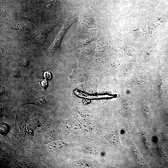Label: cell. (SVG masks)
<instances>
[{
  "label": "cell",
  "mask_w": 168,
  "mask_h": 168,
  "mask_svg": "<svg viewBox=\"0 0 168 168\" xmlns=\"http://www.w3.org/2000/svg\"><path fill=\"white\" fill-rule=\"evenodd\" d=\"M23 92L24 104H33L48 109L51 108L55 104V98L54 94L48 92L36 91L28 88Z\"/></svg>",
  "instance_id": "1"
},
{
  "label": "cell",
  "mask_w": 168,
  "mask_h": 168,
  "mask_svg": "<svg viewBox=\"0 0 168 168\" xmlns=\"http://www.w3.org/2000/svg\"><path fill=\"white\" fill-rule=\"evenodd\" d=\"M57 25V24L55 23L46 26L34 33L28 35L24 40V45L35 44L43 47L48 36Z\"/></svg>",
  "instance_id": "2"
},
{
  "label": "cell",
  "mask_w": 168,
  "mask_h": 168,
  "mask_svg": "<svg viewBox=\"0 0 168 168\" xmlns=\"http://www.w3.org/2000/svg\"><path fill=\"white\" fill-rule=\"evenodd\" d=\"M127 34L135 41L144 42L151 40L148 34L146 23L143 18L138 20Z\"/></svg>",
  "instance_id": "3"
},
{
  "label": "cell",
  "mask_w": 168,
  "mask_h": 168,
  "mask_svg": "<svg viewBox=\"0 0 168 168\" xmlns=\"http://www.w3.org/2000/svg\"><path fill=\"white\" fill-rule=\"evenodd\" d=\"M76 19L72 18L68 19L65 22L63 27L57 35L54 41L52 43L51 47L49 49L48 52L52 53L60 50L62 40L67 33L69 28L76 22Z\"/></svg>",
  "instance_id": "4"
},
{
  "label": "cell",
  "mask_w": 168,
  "mask_h": 168,
  "mask_svg": "<svg viewBox=\"0 0 168 168\" xmlns=\"http://www.w3.org/2000/svg\"><path fill=\"white\" fill-rule=\"evenodd\" d=\"M21 16L22 18L34 23L36 26L43 25L45 22V19L43 15L31 9L24 10L22 12Z\"/></svg>",
  "instance_id": "5"
},
{
  "label": "cell",
  "mask_w": 168,
  "mask_h": 168,
  "mask_svg": "<svg viewBox=\"0 0 168 168\" xmlns=\"http://www.w3.org/2000/svg\"><path fill=\"white\" fill-rule=\"evenodd\" d=\"M1 96H7L15 92V88L14 87V83L8 77H1Z\"/></svg>",
  "instance_id": "6"
},
{
  "label": "cell",
  "mask_w": 168,
  "mask_h": 168,
  "mask_svg": "<svg viewBox=\"0 0 168 168\" xmlns=\"http://www.w3.org/2000/svg\"><path fill=\"white\" fill-rule=\"evenodd\" d=\"M10 27L13 30L18 31H24L27 28L24 23L19 21L12 22L10 25Z\"/></svg>",
  "instance_id": "7"
},
{
  "label": "cell",
  "mask_w": 168,
  "mask_h": 168,
  "mask_svg": "<svg viewBox=\"0 0 168 168\" xmlns=\"http://www.w3.org/2000/svg\"><path fill=\"white\" fill-rule=\"evenodd\" d=\"M108 138L110 143L116 147L120 146V140L117 134L114 133L111 134Z\"/></svg>",
  "instance_id": "8"
},
{
  "label": "cell",
  "mask_w": 168,
  "mask_h": 168,
  "mask_svg": "<svg viewBox=\"0 0 168 168\" xmlns=\"http://www.w3.org/2000/svg\"><path fill=\"white\" fill-rule=\"evenodd\" d=\"M61 144L57 142H54L49 144L47 146V149L49 151L54 152L57 151L60 148Z\"/></svg>",
  "instance_id": "9"
},
{
  "label": "cell",
  "mask_w": 168,
  "mask_h": 168,
  "mask_svg": "<svg viewBox=\"0 0 168 168\" xmlns=\"http://www.w3.org/2000/svg\"><path fill=\"white\" fill-rule=\"evenodd\" d=\"M123 104L124 108L128 113H132L133 111L132 106L130 102L128 100L125 99L123 101Z\"/></svg>",
  "instance_id": "10"
},
{
  "label": "cell",
  "mask_w": 168,
  "mask_h": 168,
  "mask_svg": "<svg viewBox=\"0 0 168 168\" xmlns=\"http://www.w3.org/2000/svg\"><path fill=\"white\" fill-rule=\"evenodd\" d=\"M83 23L86 27L94 28V21L93 18L86 17L83 19Z\"/></svg>",
  "instance_id": "11"
},
{
  "label": "cell",
  "mask_w": 168,
  "mask_h": 168,
  "mask_svg": "<svg viewBox=\"0 0 168 168\" xmlns=\"http://www.w3.org/2000/svg\"><path fill=\"white\" fill-rule=\"evenodd\" d=\"M133 152L134 154L137 163L141 166H144L145 165L144 161L142 157H141L139 153L137 152V151L135 150H134Z\"/></svg>",
  "instance_id": "12"
},
{
  "label": "cell",
  "mask_w": 168,
  "mask_h": 168,
  "mask_svg": "<svg viewBox=\"0 0 168 168\" xmlns=\"http://www.w3.org/2000/svg\"><path fill=\"white\" fill-rule=\"evenodd\" d=\"M56 3H57V1L55 0L48 2L44 5L43 7L48 10L52 9L55 7Z\"/></svg>",
  "instance_id": "13"
},
{
  "label": "cell",
  "mask_w": 168,
  "mask_h": 168,
  "mask_svg": "<svg viewBox=\"0 0 168 168\" xmlns=\"http://www.w3.org/2000/svg\"><path fill=\"white\" fill-rule=\"evenodd\" d=\"M9 129V126L8 124L2 123L1 125V134L4 135L7 133Z\"/></svg>",
  "instance_id": "14"
},
{
  "label": "cell",
  "mask_w": 168,
  "mask_h": 168,
  "mask_svg": "<svg viewBox=\"0 0 168 168\" xmlns=\"http://www.w3.org/2000/svg\"><path fill=\"white\" fill-rule=\"evenodd\" d=\"M142 112L144 116L147 118L150 117V109L146 106H144L142 108Z\"/></svg>",
  "instance_id": "15"
},
{
  "label": "cell",
  "mask_w": 168,
  "mask_h": 168,
  "mask_svg": "<svg viewBox=\"0 0 168 168\" xmlns=\"http://www.w3.org/2000/svg\"><path fill=\"white\" fill-rule=\"evenodd\" d=\"M37 82H40L41 86L43 88L44 90H45L48 85V82L47 79H45V80H38Z\"/></svg>",
  "instance_id": "16"
},
{
  "label": "cell",
  "mask_w": 168,
  "mask_h": 168,
  "mask_svg": "<svg viewBox=\"0 0 168 168\" xmlns=\"http://www.w3.org/2000/svg\"><path fill=\"white\" fill-rule=\"evenodd\" d=\"M44 76L45 79L50 80L52 77V74L50 71H45L43 74Z\"/></svg>",
  "instance_id": "17"
},
{
  "label": "cell",
  "mask_w": 168,
  "mask_h": 168,
  "mask_svg": "<svg viewBox=\"0 0 168 168\" xmlns=\"http://www.w3.org/2000/svg\"><path fill=\"white\" fill-rule=\"evenodd\" d=\"M146 81V78L144 77H141L138 79V82L139 84L141 85L144 84Z\"/></svg>",
  "instance_id": "18"
},
{
  "label": "cell",
  "mask_w": 168,
  "mask_h": 168,
  "mask_svg": "<svg viewBox=\"0 0 168 168\" xmlns=\"http://www.w3.org/2000/svg\"><path fill=\"white\" fill-rule=\"evenodd\" d=\"M28 132L31 134V135L33 134V132L30 129L28 130Z\"/></svg>",
  "instance_id": "19"
}]
</instances>
